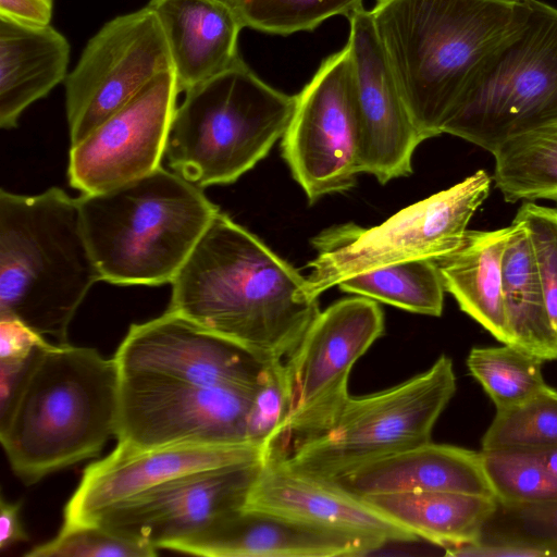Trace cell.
I'll use <instances>...</instances> for the list:
<instances>
[{"label":"cell","mask_w":557,"mask_h":557,"mask_svg":"<svg viewBox=\"0 0 557 557\" xmlns=\"http://www.w3.org/2000/svg\"><path fill=\"white\" fill-rule=\"evenodd\" d=\"M306 277L219 211L174 276L168 310L248 350L283 362L320 312Z\"/></svg>","instance_id":"1"},{"label":"cell","mask_w":557,"mask_h":557,"mask_svg":"<svg viewBox=\"0 0 557 557\" xmlns=\"http://www.w3.org/2000/svg\"><path fill=\"white\" fill-rule=\"evenodd\" d=\"M120 370L97 349L52 344L34 350L8 403L0 441L25 484L99 455L115 437Z\"/></svg>","instance_id":"2"},{"label":"cell","mask_w":557,"mask_h":557,"mask_svg":"<svg viewBox=\"0 0 557 557\" xmlns=\"http://www.w3.org/2000/svg\"><path fill=\"white\" fill-rule=\"evenodd\" d=\"M529 12V0H376L374 27L423 140L443 134L476 66Z\"/></svg>","instance_id":"3"},{"label":"cell","mask_w":557,"mask_h":557,"mask_svg":"<svg viewBox=\"0 0 557 557\" xmlns=\"http://www.w3.org/2000/svg\"><path fill=\"white\" fill-rule=\"evenodd\" d=\"M101 281L77 198L50 187L0 191V317L20 320L57 344L92 285Z\"/></svg>","instance_id":"4"},{"label":"cell","mask_w":557,"mask_h":557,"mask_svg":"<svg viewBox=\"0 0 557 557\" xmlns=\"http://www.w3.org/2000/svg\"><path fill=\"white\" fill-rule=\"evenodd\" d=\"M77 202L101 281L117 285L171 283L220 211L201 187L162 166Z\"/></svg>","instance_id":"5"},{"label":"cell","mask_w":557,"mask_h":557,"mask_svg":"<svg viewBox=\"0 0 557 557\" xmlns=\"http://www.w3.org/2000/svg\"><path fill=\"white\" fill-rule=\"evenodd\" d=\"M185 92L164 156L172 171L201 188L251 170L283 137L295 108V95L268 85L242 58Z\"/></svg>","instance_id":"6"},{"label":"cell","mask_w":557,"mask_h":557,"mask_svg":"<svg viewBox=\"0 0 557 557\" xmlns=\"http://www.w3.org/2000/svg\"><path fill=\"white\" fill-rule=\"evenodd\" d=\"M529 2L524 23L470 76L443 134L493 153L511 137L557 123V8Z\"/></svg>","instance_id":"7"},{"label":"cell","mask_w":557,"mask_h":557,"mask_svg":"<svg viewBox=\"0 0 557 557\" xmlns=\"http://www.w3.org/2000/svg\"><path fill=\"white\" fill-rule=\"evenodd\" d=\"M456 387L453 361L442 355L428 370L393 387L349 395L326 428L274 456L299 473L335 479L374 459L430 442Z\"/></svg>","instance_id":"8"},{"label":"cell","mask_w":557,"mask_h":557,"mask_svg":"<svg viewBox=\"0 0 557 557\" xmlns=\"http://www.w3.org/2000/svg\"><path fill=\"white\" fill-rule=\"evenodd\" d=\"M492 177L479 170L462 182L398 211L377 226L336 225L312 239L315 258L305 290L314 299L344 280L381 267L435 260L455 250L490 194Z\"/></svg>","instance_id":"9"},{"label":"cell","mask_w":557,"mask_h":557,"mask_svg":"<svg viewBox=\"0 0 557 557\" xmlns=\"http://www.w3.org/2000/svg\"><path fill=\"white\" fill-rule=\"evenodd\" d=\"M383 332L382 309L363 296L341 299L317 314L283 361L287 413L274 454L331 423L349 396L350 370Z\"/></svg>","instance_id":"10"},{"label":"cell","mask_w":557,"mask_h":557,"mask_svg":"<svg viewBox=\"0 0 557 557\" xmlns=\"http://www.w3.org/2000/svg\"><path fill=\"white\" fill-rule=\"evenodd\" d=\"M282 156L310 202L355 186L360 173L359 121L347 45L324 59L295 95Z\"/></svg>","instance_id":"11"},{"label":"cell","mask_w":557,"mask_h":557,"mask_svg":"<svg viewBox=\"0 0 557 557\" xmlns=\"http://www.w3.org/2000/svg\"><path fill=\"white\" fill-rule=\"evenodd\" d=\"M256 389L121 374L115 438L136 448L249 444Z\"/></svg>","instance_id":"12"},{"label":"cell","mask_w":557,"mask_h":557,"mask_svg":"<svg viewBox=\"0 0 557 557\" xmlns=\"http://www.w3.org/2000/svg\"><path fill=\"white\" fill-rule=\"evenodd\" d=\"M169 70H173L169 45L157 15L149 8L106 23L87 42L65 78L71 146Z\"/></svg>","instance_id":"13"},{"label":"cell","mask_w":557,"mask_h":557,"mask_svg":"<svg viewBox=\"0 0 557 557\" xmlns=\"http://www.w3.org/2000/svg\"><path fill=\"white\" fill-rule=\"evenodd\" d=\"M173 70L147 84L69 153V183L83 194L102 193L160 166L176 110Z\"/></svg>","instance_id":"14"},{"label":"cell","mask_w":557,"mask_h":557,"mask_svg":"<svg viewBox=\"0 0 557 557\" xmlns=\"http://www.w3.org/2000/svg\"><path fill=\"white\" fill-rule=\"evenodd\" d=\"M113 358L125 375L250 389L258 387L267 366L242 346L169 310L132 324Z\"/></svg>","instance_id":"15"},{"label":"cell","mask_w":557,"mask_h":557,"mask_svg":"<svg viewBox=\"0 0 557 557\" xmlns=\"http://www.w3.org/2000/svg\"><path fill=\"white\" fill-rule=\"evenodd\" d=\"M263 460L184 474L101 512L99 524L158 549L244 507Z\"/></svg>","instance_id":"16"},{"label":"cell","mask_w":557,"mask_h":557,"mask_svg":"<svg viewBox=\"0 0 557 557\" xmlns=\"http://www.w3.org/2000/svg\"><path fill=\"white\" fill-rule=\"evenodd\" d=\"M350 51L359 121V172L380 183L412 173V156L423 141L377 37L371 11L349 17Z\"/></svg>","instance_id":"17"},{"label":"cell","mask_w":557,"mask_h":557,"mask_svg":"<svg viewBox=\"0 0 557 557\" xmlns=\"http://www.w3.org/2000/svg\"><path fill=\"white\" fill-rule=\"evenodd\" d=\"M260 460L263 451L250 444L136 448L117 443L85 468L64 507L63 524L90 523L110 507L184 474Z\"/></svg>","instance_id":"18"},{"label":"cell","mask_w":557,"mask_h":557,"mask_svg":"<svg viewBox=\"0 0 557 557\" xmlns=\"http://www.w3.org/2000/svg\"><path fill=\"white\" fill-rule=\"evenodd\" d=\"M387 543L369 534L242 507L164 549L206 557H352L369 555Z\"/></svg>","instance_id":"19"},{"label":"cell","mask_w":557,"mask_h":557,"mask_svg":"<svg viewBox=\"0 0 557 557\" xmlns=\"http://www.w3.org/2000/svg\"><path fill=\"white\" fill-rule=\"evenodd\" d=\"M244 508L268 511L308 523L369 534L386 542L418 537L363 498L332 480L312 478L271 456L263 460Z\"/></svg>","instance_id":"20"},{"label":"cell","mask_w":557,"mask_h":557,"mask_svg":"<svg viewBox=\"0 0 557 557\" xmlns=\"http://www.w3.org/2000/svg\"><path fill=\"white\" fill-rule=\"evenodd\" d=\"M332 481L359 497L411 492L495 497L481 451L431 441L374 459Z\"/></svg>","instance_id":"21"},{"label":"cell","mask_w":557,"mask_h":557,"mask_svg":"<svg viewBox=\"0 0 557 557\" xmlns=\"http://www.w3.org/2000/svg\"><path fill=\"white\" fill-rule=\"evenodd\" d=\"M173 62L178 92L215 76L239 58L245 27L235 0H150Z\"/></svg>","instance_id":"22"},{"label":"cell","mask_w":557,"mask_h":557,"mask_svg":"<svg viewBox=\"0 0 557 557\" xmlns=\"http://www.w3.org/2000/svg\"><path fill=\"white\" fill-rule=\"evenodd\" d=\"M70 45L51 25L0 17V126H17L22 112L65 81Z\"/></svg>","instance_id":"23"},{"label":"cell","mask_w":557,"mask_h":557,"mask_svg":"<svg viewBox=\"0 0 557 557\" xmlns=\"http://www.w3.org/2000/svg\"><path fill=\"white\" fill-rule=\"evenodd\" d=\"M515 225L467 230L461 244L434 260L445 290L502 344L512 345L503 301V258Z\"/></svg>","instance_id":"24"},{"label":"cell","mask_w":557,"mask_h":557,"mask_svg":"<svg viewBox=\"0 0 557 557\" xmlns=\"http://www.w3.org/2000/svg\"><path fill=\"white\" fill-rule=\"evenodd\" d=\"M404 529L446 553L478 542L497 499L455 492H411L361 497Z\"/></svg>","instance_id":"25"},{"label":"cell","mask_w":557,"mask_h":557,"mask_svg":"<svg viewBox=\"0 0 557 557\" xmlns=\"http://www.w3.org/2000/svg\"><path fill=\"white\" fill-rule=\"evenodd\" d=\"M503 258V301L512 345L544 361L557 360V331L547 312L529 233L512 221Z\"/></svg>","instance_id":"26"},{"label":"cell","mask_w":557,"mask_h":557,"mask_svg":"<svg viewBox=\"0 0 557 557\" xmlns=\"http://www.w3.org/2000/svg\"><path fill=\"white\" fill-rule=\"evenodd\" d=\"M493 156V180L507 202H557V123L509 138Z\"/></svg>","instance_id":"27"},{"label":"cell","mask_w":557,"mask_h":557,"mask_svg":"<svg viewBox=\"0 0 557 557\" xmlns=\"http://www.w3.org/2000/svg\"><path fill=\"white\" fill-rule=\"evenodd\" d=\"M342 290L381 301L410 312L440 317L445 287L432 259H418L381 267L348 277Z\"/></svg>","instance_id":"28"},{"label":"cell","mask_w":557,"mask_h":557,"mask_svg":"<svg viewBox=\"0 0 557 557\" xmlns=\"http://www.w3.org/2000/svg\"><path fill=\"white\" fill-rule=\"evenodd\" d=\"M466 363L496 411L518 405L547 386L543 361L513 345L474 347Z\"/></svg>","instance_id":"29"},{"label":"cell","mask_w":557,"mask_h":557,"mask_svg":"<svg viewBox=\"0 0 557 557\" xmlns=\"http://www.w3.org/2000/svg\"><path fill=\"white\" fill-rule=\"evenodd\" d=\"M478 544L517 547L529 556H557V500L497 505Z\"/></svg>","instance_id":"30"},{"label":"cell","mask_w":557,"mask_h":557,"mask_svg":"<svg viewBox=\"0 0 557 557\" xmlns=\"http://www.w3.org/2000/svg\"><path fill=\"white\" fill-rule=\"evenodd\" d=\"M481 443L482 450L557 445V389L547 385L522 403L497 410Z\"/></svg>","instance_id":"31"},{"label":"cell","mask_w":557,"mask_h":557,"mask_svg":"<svg viewBox=\"0 0 557 557\" xmlns=\"http://www.w3.org/2000/svg\"><path fill=\"white\" fill-rule=\"evenodd\" d=\"M481 453L497 502L539 504L557 500V476L529 449L503 448Z\"/></svg>","instance_id":"32"},{"label":"cell","mask_w":557,"mask_h":557,"mask_svg":"<svg viewBox=\"0 0 557 557\" xmlns=\"http://www.w3.org/2000/svg\"><path fill=\"white\" fill-rule=\"evenodd\" d=\"M245 27L287 36L311 32L325 20L347 18L362 8V0H235Z\"/></svg>","instance_id":"33"},{"label":"cell","mask_w":557,"mask_h":557,"mask_svg":"<svg viewBox=\"0 0 557 557\" xmlns=\"http://www.w3.org/2000/svg\"><path fill=\"white\" fill-rule=\"evenodd\" d=\"M158 548L96 523L62 525L51 540L33 547L27 557H153Z\"/></svg>","instance_id":"34"},{"label":"cell","mask_w":557,"mask_h":557,"mask_svg":"<svg viewBox=\"0 0 557 557\" xmlns=\"http://www.w3.org/2000/svg\"><path fill=\"white\" fill-rule=\"evenodd\" d=\"M286 413L283 362L267 364L247 416V441L263 451L264 459L277 447Z\"/></svg>","instance_id":"35"},{"label":"cell","mask_w":557,"mask_h":557,"mask_svg":"<svg viewBox=\"0 0 557 557\" xmlns=\"http://www.w3.org/2000/svg\"><path fill=\"white\" fill-rule=\"evenodd\" d=\"M513 220L529 233L547 312L557 331V209L527 201Z\"/></svg>","instance_id":"36"},{"label":"cell","mask_w":557,"mask_h":557,"mask_svg":"<svg viewBox=\"0 0 557 557\" xmlns=\"http://www.w3.org/2000/svg\"><path fill=\"white\" fill-rule=\"evenodd\" d=\"M50 343L17 319L0 317V361H22Z\"/></svg>","instance_id":"37"},{"label":"cell","mask_w":557,"mask_h":557,"mask_svg":"<svg viewBox=\"0 0 557 557\" xmlns=\"http://www.w3.org/2000/svg\"><path fill=\"white\" fill-rule=\"evenodd\" d=\"M53 0H0V17L32 26L50 25Z\"/></svg>","instance_id":"38"},{"label":"cell","mask_w":557,"mask_h":557,"mask_svg":"<svg viewBox=\"0 0 557 557\" xmlns=\"http://www.w3.org/2000/svg\"><path fill=\"white\" fill-rule=\"evenodd\" d=\"M21 504L11 503L1 496L0 500V548L4 550L10 546L25 542L28 539L21 521Z\"/></svg>","instance_id":"39"},{"label":"cell","mask_w":557,"mask_h":557,"mask_svg":"<svg viewBox=\"0 0 557 557\" xmlns=\"http://www.w3.org/2000/svg\"><path fill=\"white\" fill-rule=\"evenodd\" d=\"M537 459L557 476V445L529 449Z\"/></svg>","instance_id":"40"}]
</instances>
